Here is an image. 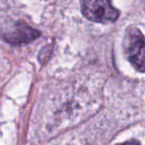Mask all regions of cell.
<instances>
[{"instance_id":"obj_4","label":"cell","mask_w":145,"mask_h":145,"mask_svg":"<svg viewBox=\"0 0 145 145\" xmlns=\"http://www.w3.org/2000/svg\"><path fill=\"white\" fill-rule=\"evenodd\" d=\"M117 145H139V143L137 142L136 140H128L126 142H123V143H119Z\"/></svg>"},{"instance_id":"obj_1","label":"cell","mask_w":145,"mask_h":145,"mask_svg":"<svg viewBox=\"0 0 145 145\" xmlns=\"http://www.w3.org/2000/svg\"><path fill=\"white\" fill-rule=\"evenodd\" d=\"M81 8L89 20L103 24L114 22L119 15L111 0H81Z\"/></svg>"},{"instance_id":"obj_2","label":"cell","mask_w":145,"mask_h":145,"mask_svg":"<svg viewBox=\"0 0 145 145\" xmlns=\"http://www.w3.org/2000/svg\"><path fill=\"white\" fill-rule=\"evenodd\" d=\"M125 54L133 66L140 72H145V38L136 28H130L124 41Z\"/></svg>"},{"instance_id":"obj_3","label":"cell","mask_w":145,"mask_h":145,"mask_svg":"<svg viewBox=\"0 0 145 145\" xmlns=\"http://www.w3.org/2000/svg\"><path fill=\"white\" fill-rule=\"evenodd\" d=\"M40 32L22 22L16 23L10 29L3 33V38L12 44L28 43L36 39Z\"/></svg>"}]
</instances>
